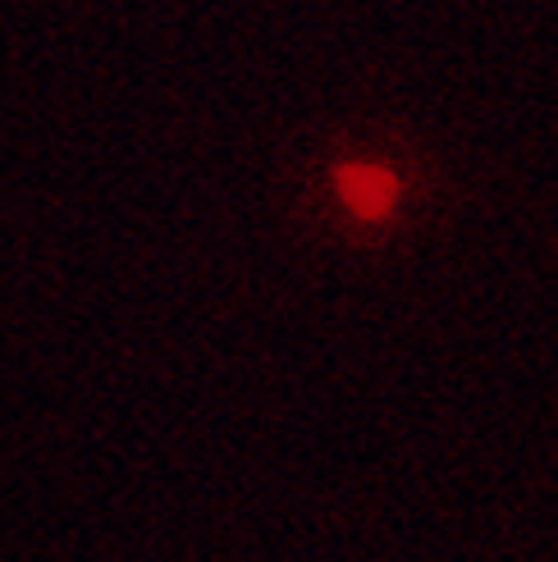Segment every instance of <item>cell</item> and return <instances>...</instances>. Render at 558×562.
<instances>
[{
	"mask_svg": "<svg viewBox=\"0 0 558 562\" xmlns=\"http://www.w3.org/2000/svg\"><path fill=\"white\" fill-rule=\"evenodd\" d=\"M339 196H344V206L357 211L361 220H380V215L394 211L399 183L389 170H380V165H344L339 170Z\"/></svg>",
	"mask_w": 558,
	"mask_h": 562,
	"instance_id": "cell-1",
	"label": "cell"
}]
</instances>
